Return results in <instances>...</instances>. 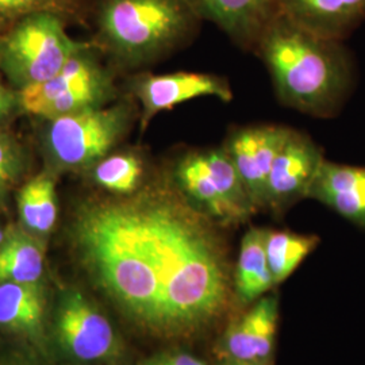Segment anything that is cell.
<instances>
[{
    "label": "cell",
    "instance_id": "6da1fadb",
    "mask_svg": "<svg viewBox=\"0 0 365 365\" xmlns=\"http://www.w3.org/2000/svg\"><path fill=\"white\" fill-rule=\"evenodd\" d=\"M123 200L144 260L155 334L190 339L206 331L235 289L223 227L196 211L165 175Z\"/></svg>",
    "mask_w": 365,
    "mask_h": 365
},
{
    "label": "cell",
    "instance_id": "7a4b0ae2",
    "mask_svg": "<svg viewBox=\"0 0 365 365\" xmlns=\"http://www.w3.org/2000/svg\"><path fill=\"white\" fill-rule=\"evenodd\" d=\"M253 53L280 103L304 115L336 117L352 92L354 64L344 42L313 34L283 14L265 27Z\"/></svg>",
    "mask_w": 365,
    "mask_h": 365
},
{
    "label": "cell",
    "instance_id": "3957f363",
    "mask_svg": "<svg viewBox=\"0 0 365 365\" xmlns=\"http://www.w3.org/2000/svg\"><path fill=\"white\" fill-rule=\"evenodd\" d=\"M91 14L98 45L125 68L185 48L203 24L185 0H92Z\"/></svg>",
    "mask_w": 365,
    "mask_h": 365
},
{
    "label": "cell",
    "instance_id": "277c9868",
    "mask_svg": "<svg viewBox=\"0 0 365 365\" xmlns=\"http://www.w3.org/2000/svg\"><path fill=\"white\" fill-rule=\"evenodd\" d=\"M164 175L200 214L223 229L257 212L223 146L190 148L170 160Z\"/></svg>",
    "mask_w": 365,
    "mask_h": 365
},
{
    "label": "cell",
    "instance_id": "5b68a950",
    "mask_svg": "<svg viewBox=\"0 0 365 365\" xmlns=\"http://www.w3.org/2000/svg\"><path fill=\"white\" fill-rule=\"evenodd\" d=\"M81 48L66 34L63 16L31 14L0 31V69L24 90L56 76Z\"/></svg>",
    "mask_w": 365,
    "mask_h": 365
},
{
    "label": "cell",
    "instance_id": "8992f818",
    "mask_svg": "<svg viewBox=\"0 0 365 365\" xmlns=\"http://www.w3.org/2000/svg\"><path fill=\"white\" fill-rule=\"evenodd\" d=\"M137 117L130 101L92 107L51 119L46 134L53 160L63 168L87 170L122 143Z\"/></svg>",
    "mask_w": 365,
    "mask_h": 365
},
{
    "label": "cell",
    "instance_id": "52a82bcc",
    "mask_svg": "<svg viewBox=\"0 0 365 365\" xmlns=\"http://www.w3.org/2000/svg\"><path fill=\"white\" fill-rule=\"evenodd\" d=\"M115 95L111 75L83 46L56 76L21 90L18 99L27 113L56 119L106 106Z\"/></svg>",
    "mask_w": 365,
    "mask_h": 365
},
{
    "label": "cell",
    "instance_id": "ba28073f",
    "mask_svg": "<svg viewBox=\"0 0 365 365\" xmlns=\"http://www.w3.org/2000/svg\"><path fill=\"white\" fill-rule=\"evenodd\" d=\"M56 336L68 354L80 361H111L122 344L110 319L83 294L71 291L56 313Z\"/></svg>",
    "mask_w": 365,
    "mask_h": 365
},
{
    "label": "cell",
    "instance_id": "9c48e42d",
    "mask_svg": "<svg viewBox=\"0 0 365 365\" xmlns=\"http://www.w3.org/2000/svg\"><path fill=\"white\" fill-rule=\"evenodd\" d=\"M291 130L274 123L240 126L229 131L222 144L257 211L265 209L268 176Z\"/></svg>",
    "mask_w": 365,
    "mask_h": 365
},
{
    "label": "cell",
    "instance_id": "30bf717a",
    "mask_svg": "<svg viewBox=\"0 0 365 365\" xmlns=\"http://www.w3.org/2000/svg\"><path fill=\"white\" fill-rule=\"evenodd\" d=\"M325 160L322 149L309 134L292 129L268 176L264 210L283 214L300 199H307Z\"/></svg>",
    "mask_w": 365,
    "mask_h": 365
},
{
    "label": "cell",
    "instance_id": "8fae6325",
    "mask_svg": "<svg viewBox=\"0 0 365 365\" xmlns=\"http://www.w3.org/2000/svg\"><path fill=\"white\" fill-rule=\"evenodd\" d=\"M133 95L141 106L145 129L155 115L196 98H217L232 102L229 80L214 73L175 72L168 75H140L133 80Z\"/></svg>",
    "mask_w": 365,
    "mask_h": 365
},
{
    "label": "cell",
    "instance_id": "7c38bea8",
    "mask_svg": "<svg viewBox=\"0 0 365 365\" xmlns=\"http://www.w3.org/2000/svg\"><path fill=\"white\" fill-rule=\"evenodd\" d=\"M279 322V302L264 295L248 312L235 319L223 334V359L253 365H268L274 356Z\"/></svg>",
    "mask_w": 365,
    "mask_h": 365
},
{
    "label": "cell",
    "instance_id": "4fadbf2b",
    "mask_svg": "<svg viewBox=\"0 0 365 365\" xmlns=\"http://www.w3.org/2000/svg\"><path fill=\"white\" fill-rule=\"evenodd\" d=\"M202 22L214 24L240 49L252 52L279 10V0H185Z\"/></svg>",
    "mask_w": 365,
    "mask_h": 365
},
{
    "label": "cell",
    "instance_id": "5bb4252c",
    "mask_svg": "<svg viewBox=\"0 0 365 365\" xmlns=\"http://www.w3.org/2000/svg\"><path fill=\"white\" fill-rule=\"evenodd\" d=\"M280 14L324 38L345 41L365 19V0H279Z\"/></svg>",
    "mask_w": 365,
    "mask_h": 365
},
{
    "label": "cell",
    "instance_id": "9a60e30c",
    "mask_svg": "<svg viewBox=\"0 0 365 365\" xmlns=\"http://www.w3.org/2000/svg\"><path fill=\"white\" fill-rule=\"evenodd\" d=\"M307 199H315L365 229V168L325 160Z\"/></svg>",
    "mask_w": 365,
    "mask_h": 365
},
{
    "label": "cell",
    "instance_id": "2e32d148",
    "mask_svg": "<svg viewBox=\"0 0 365 365\" xmlns=\"http://www.w3.org/2000/svg\"><path fill=\"white\" fill-rule=\"evenodd\" d=\"M233 286L237 298L245 304L260 299L276 286L265 255V229L250 227L242 237Z\"/></svg>",
    "mask_w": 365,
    "mask_h": 365
},
{
    "label": "cell",
    "instance_id": "e0dca14e",
    "mask_svg": "<svg viewBox=\"0 0 365 365\" xmlns=\"http://www.w3.org/2000/svg\"><path fill=\"white\" fill-rule=\"evenodd\" d=\"M148 170L144 155L134 149L113 150L91 167L95 184L115 197L135 195L155 182H148Z\"/></svg>",
    "mask_w": 365,
    "mask_h": 365
},
{
    "label": "cell",
    "instance_id": "ac0fdd59",
    "mask_svg": "<svg viewBox=\"0 0 365 365\" xmlns=\"http://www.w3.org/2000/svg\"><path fill=\"white\" fill-rule=\"evenodd\" d=\"M43 298L37 284L0 283V325L37 333L43 321Z\"/></svg>",
    "mask_w": 365,
    "mask_h": 365
},
{
    "label": "cell",
    "instance_id": "d6986e66",
    "mask_svg": "<svg viewBox=\"0 0 365 365\" xmlns=\"http://www.w3.org/2000/svg\"><path fill=\"white\" fill-rule=\"evenodd\" d=\"M318 244V235L265 229V255L274 283L287 280Z\"/></svg>",
    "mask_w": 365,
    "mask_h": 365
},
{
    "label": "cell",
    "instance_id": "ffe728a7",
    "mask_svg": "<svg viewBox=\"0 0 365 365\" xmlns=\"http://www.w3.org/2000/svg\"><path fill=\"white\" fill-rule=\"evenodd\" d=\"M43 274V253L31 237L13 232L0 248V283L37 284Z\"/></svg>",
    "mask_w": 365,
    "mask_h": 365
},
{
    "label": "cell",
    "instance_id": "44dd1931",
    "mask_svg": "<svg viewBox=\"0 0 365 365\" xmlns=\"http://www.w3.org/2000/svg\"><path fill=\"white\" fill-rule=\"evenodd\" d=\"M21 220L30 232L49 233L57 220V199L52 178L41 173L27 182L18 195Z\"/></svg>",
    "mask_w": 365,
    "mask_h": 365
},
{
    "label": "cell",
    "instance_id": "7402d4cb",
    "mask_svg": "<svg viewBox=\"0 0 365 365\" xmlns=\"http://www.w3.org/2000/svg\"><path fill=\"white\" fill-rule=\"evenodd\" d=\"M36 13H53L64 19H81L84 6L81 0H0V31Z\"/></svg>",
    "mask_w": 365,
    "mask_h": 365
},
{
    "label": "cell",
    "instance_id": "603a6c76",
    "mask_svg": "<svg viewBox=\"0 0 365 365\" xmlns=\"http://www.w3.org/2000/svg\"><path fill=\"white\" fill-rule=\"evenodd\" d=\"M25 168L19 145L7 134L0 133V191L10 187Z\"/></svg>",
    "mask_w": 365,
    "mask_h": 365
},
{
    "label": "cell",
    "instance_id": "cb8c5ba5",
    "mask_svg": "<svg viewBox=\"0 0 365 365\" xmlns=\"http://www.w3.org/2000/svg\"><path fill=\"white\" fill-rule=\"evenodd\" d=\"M140 365H207L203 360L194 354L182 351L176 352L161 353L152 359L145 360Z\"/></svg>",
    "mask_w": 365,
    "mask_h": 365
},
{
    "label": "cell",
    "instance_id": "d4e9b609",
    "mask_svg": "<svg viewBox=\"0 0 365 365\" xmlns=\"http://www.w3.org/2000/svg\"><path fill=\"white\" fill-rule=\"evenodd\" d=\"M16 103H19V99L16 101L13 92L0 83V119L9 117Z\"/></svg>",
    "mask_w": 365,
    "mask_h": 365
},
{
    "label": "cell",
    "instance_id": "484cf974",
    "mask_svg": "<svg viewBox=\"0 0 365 365\" xmlns=\"http://www.w3.org/2000/svg\"><path fill=\"white\" fill-rule=\"evenodd\" d=\"M220 365H253L248 364V363H238V361H233V360H226V359H223V361H222Z\"/></svg>",
    "mask_w": 365,
    "mask_h": 365
},
{
    "label": "cell",
    "instance_id": "4316f807",
    "mask_svg": "<svg viewBox=\"0 0 365 365\" xmlns=\"http://www.w3.org/2000/svg\"><path fill=\"white\" fill-rule=\"evenodd\" d=\"M0 248H1V247H0Z\"/></svg>",
    "mask_w": 365,
    "mask_h": 365
}]
</instances>
